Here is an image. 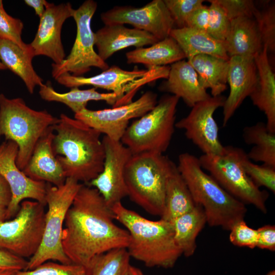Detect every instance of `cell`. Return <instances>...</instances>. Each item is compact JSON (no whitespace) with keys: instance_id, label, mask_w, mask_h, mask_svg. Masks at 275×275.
Segmentation results:
<instances>
[{"instance_id":"cell-27","label":"cell","mask_w":275,"mask_h":275,"mask_svg":"<svg viewBox=\"0 0 275 275\" xmlns=\"http://www.w3.org/2000/svg\"><path fill=\"white\" fill-rule=\"evenodd\" d=\"M128 64H141L148 69L166 66L186 59L177 42L169 36L149 47L135 48L126 53Z\"/></svg>"},{"instance_id":"cell-35","label":"cell","mask_w":275,"mask_h":275,"mask_svg":"<svg viewBox=\"0 0 275 275\" xmlns=\"http://www.w3.org/2000/svg\"><path fill=\"white\" fill-rule=\"evenodd\" d=\"M242 163L245 173L257 187H265L274 194L275 167L255 164L248 158L246 154Z\"/></svg>"},{"instance_id":"cell-29","label":"cell","mask_w":275,"mask_h":275,"mask_svg":"<svg viewBox=\"0 0 275 275\" xmlns=\"http://www.w3.org/2000/svg\"><path fill=\"white\" fill-rule=\"evenodd\" d=\"M196 71L202 87L209 89L212 96H218L227 89L229 60L197 55L188 61Z\"/></svg>"},{"instance_id":"cell-49","label":"cell","mask_w":275,"mask_h":275,"mask_svg":"<svg viewBox=\"0 0 275 275\" xmlns=\"http://www.w3.org/2000/svg\"><path fill=\"white\" fill-rule=\"evenodd\" d=\"M17 271L12 269H0V275H15Z\"/></svg>"},{"instance_id":"cell-34","label":"cell","mask_w":275,"mask_h":275,"mask_svg":"<svg viewBox=\"0 0 275 275\" xmlns=\"http://www.w3.org/2000/svg\"><path fill=\"white\" fill-rule=\"evenodd\" d=\"M263 46L267 52L275 51V5L271 4L261 9L256 8L253 15Z\"/></svg>"},{"instance_id":"cell-42","label":"cell","mask_w":275,"mask_h":275,"mask_svg":"<svg viewBox=\"0 0 275 275\" xmlns=\"http://www.w3.org/2000/svg\"><path fill=\"white\" fill-rule=\"evenodd\" d=\"M209 21V7L203 5L189 16L185 27L207 32Z\"/></svg>"},{"instance_id":"cell-4","label":"cell","mask_w":275,"mask_h":275,"mask_svg":"<svg viewBox=\"0 0 275 275\" xmlns=\"http://www.w3.org/2000/svg\"><path fill=\"white\" fill-rule=\"evenodd\" d=\"M177 167L195 202L202 207L210 226L230 231L236 223L244 219L245 204L207 174L198 157L188 152L182 153L179 155Z\"/></svg>"},{"instance_id":"cell-10","label":"cell","mask_w":275,"mask_h":275,"mask_svg":"<svg viewBox=\"0 0 275 275\" xmlns=\"http://www.w3.org/2000/svg\"><path fill=\"white\" fill-rule=\"evenodd\" d=\"M44 206L36 201H23L13 219L0 223V250L23 258L32 257L43 238Z\"/></svg>"},{"instance_id":"cell-28","label":"cell","mask_w":275,"mask_h":275,"mask_svg":"<svg viewBox=\"0 0 275 275\" xmlns=\"http://www.w3.org/2000/svg\"><path fill=\"white\" fill-rule=\"evenodd\" d=\"M39 94L41 98L47 101H56L62 103L70 108L74 114L86 108L90 101H104L116 107L119 106L120 99L113 93H100L96 88L80 90L78 87L71 88L66 93L56 91L50 84L46 83L40 87Z\"/></svg>"},{"instance_id":"cell-48","label":"cell","mask_w":275,"mask_h":275,"mask_svg":"<svg viewBox=\"0 0 275 275\" xmlns=\"http://www.w3.org/2000/svg\"><path fill=\"white\" fill-rule=\"evenodd\" d=\"M7 208L0 205V223L6 221Z\"/></svg>"},{"instance_id":"cell-15","label":"cell","mask_w":275,"mask_h":275,"mask_svg":"<svg viewBox=\"0 0 275 275\" xmlns=\"http://www.w3.org/2000/svg\"><path fill=\"white\" fill-rule=\"evenodd\" d=\"M100 18L104 24H130L134 29L151 34L159 41L170 36L175 28L163 0H153L138 8L115 6L102 13Z\"/></svg>"},{"instance_id":"cell-21","label":"cell","mask_w":275,"mask_h":275,"mask_svg":"<svg viewBox=\"0 0 275 275\" xmlns=\"http://www.w3.org/2000/svg\"><path fill=\"white\" fill-rule=\"evenodd\" d=\"M54 132L50 127L37 143L31 157L22 171L30 178L60 186L66 177L52 147Z\"/></svg>"},{"instance_id":"cell-38","label":"cell","mask_w":275,"mask_h":275,"mask_svg":"<svg viewBox=\"0 0 275 275\" xmlns=\"http://www.w3.org/2000/svg\"><path fill=\"white\" fill-rule=\"evenodd\" d=\"M15 275H86V268L81 265L45 262L36 268L17 271Z\"/></svg>"},{"instance_id":"cell-20","label":"cell","mask_w":275,"mask_h":275,"mask_svg":"<svg viewBox=\"0 0 275 275\" xmlns=\"http://www.w3.org/2000/svg\"><path fill=\"white\" fill-rule=\"evenodd\" d=\"M94 37L97 53L105 62L115 52L124 48L143 47L159 41L147 32L128 28L121 24H104L94 33Z\"/></svg>"},{"instance_id":"cell-30","label":"cell","mask_w":275,"mask_h":275,"mask_svg":"<svg viewBox=\"0 0 275 275\" xmlns=\"http://www.w3.org/2000/svg\"><path fill=\"white\" fill-rule=\"evenodd\" d=\"M171 223L175 242L182 255L186 257L193 256L197 249V237L207 223L202 207L197 205L193 210Z\"/></svg>"},{"instance_id":"cell-46","label":"cell","mask_w":275,"mask_h":275,"mask_svg":"<svg viewBox=\"0 0 275 275\" xmlns=\"http://www.w3.org/2000/svg\"><path fill=\"white\" fill-rule=\"evenodd\" d=\"M28 6L33 8L36 15L40 18L44 14L48 2L45 0H25Z\"/></svg>"},{"instance_id":"cell-7","label":"cell","mask_w":275,"mask_h":275,"mask_svg":"<svg viewBox=\"0 0 275 275\" xmlns=\"http://www.w3.org/2000/svg\"><path fill=\"white\" fill-rule=\"evenodd\" d=\"M179 98L166 95L155 106L128 126L121 142L132 154L152 152L163 154L175 131Z\"/></svg>"},{"instance_id":"cell-19","label":"cell","mask_w":275,"mask_h":275,"mask_svg":"<svg viewBox=\"0 0 275 275\" xmlns=\"http://www.w3.org/2000/svg\"><path fill=\"white\" fill-rule=\"evenodd\" d=\"M257 81L254 57L229 58L227 82L230 93L224 102L223 126L227 125L244 100L253 91Z\"/></svg>"},{"instance_id":"cell-25","label":"cell","mask_w":275,"mask_h":275,"mask_svg":"<svg viewBox=\"0 0 275 275\" xmlns=\"http://www.w3.org/2000/svg\"><path fill=\"white\" fill-rule=\"evenodd\" d=\"M34 57L31 47L29 49L24 50L13 42L0 38L1 61L6 69L21 79L30 94L34 93L37 86L41 87L44 84L43 79L33 66Z\"/></svg>"},{"instance_id":"cell-50","label":"cell","mask_w":275,"mask_h":275,"mask_svg":"<svg viewBox=\"0 0 275 275\" xmlns=\"http://www.w3.org/2000/svg\"><path fill=\"white\" fill-rule=\"evenodd\" d=\"M266 275H275V271L274 270H271L269 271H268Z\"/></svg>"},{"instance_id":"cell-16","label":"cell","mask_w":275,"mask_h":275,"mask_svg":"<svg viewBox=\"0 0 275 275\" xmlns=\"http://www.w3.org/2000/svg\"><path fill=\"white\" fill-rule=\"evenodd\" d=\"M18 151V146L13 141L5 140L0 145V175L8 182L12 192L6 220L16 215L20 203L25 199H31L46 205V182L33 180L19 169L16 164Z\"/></svg>"},{"instance_id":"cell-5","label":"cell","mask_w":275,"mask_h":275,"mask_svg":"<svg viewBox=\"0 0 275 275\" xmlns=\"http://www.w3.org/2000/svg\"><path fill=\"white\" fill-rule=\"evenodd\" d=\"M175 164L163 154H132L125 170L127 196L148 213L160 216L168 179Z\"/></svg>"},{"instance_id":"cell-1","label":"cell","mask_w":275,"mask_h":275,"mask_svg":"<svg viewBox=\"0 0 275 275\" xmlns=\"http://www.w3.org/2000/svg\"><path fill=\"white\" fill-rule=\"evenodd\" d=\"M114 219L99 191L82 184L67 212L62 232L63 249L72 263L86 268L95 257L127 248L128 232Z\"/></svg>"},{"instance_id":"cell-2","label":"cell","mask_w":275,"mask_h":275,"mask_svg":"<svg viewBox=\"0 0 275 275\" xmlns=\"http://www.w3.org/2000/svg\"><path fill=\"white\" fill-rule=\"evenodd\" d=\"M53 128L52 149L66 178L89 183L97 177L104 159L101 133L64 114Z\"/></svg>"},{"instance_id":"cell-39","label":"cell","mask_w":275,"mask_h":275,"mask_svg":"<svg viewBox=\"0 0 275 275\" xmlns=\"http://www.w3.org/2000/svg\"><path fill=\"white\" fill-rule=\"evenodd\" d=\"M175 28L185 27L190 14L203 4V0H163Z\"/></svg>"},{"instance_id":"cell-31","label":"cell","mask_w":275,"mask_h":275,"mask_svg":"<svg viewBox=\"0 0 275 275\" xmlns=\"http://www.w3.org/2000/svg\"><path fill=\"white\" fill-rule=\"evenodd\" d=\"M197 205L175 164L168 179L164 208L160 218L171 222Z\"/></svg>"},{"instance_id":"cell-14","label":"cell","mask_w":275,"mask_h":275,"mask_svg":"<svg viewBox=\"0 0 275 275\" xmlns=\"http://www.w3.org/2000/svg\"><path fill=\"white\" fill-rule=\"evenodd\" d=\"M226 98L222 95L210 96L194 105L186 117L176 122L175 127L184 130L186 137L204 154H221L225 150L213 115L223 107Z\"/></svg>"},{"instance_id":"cell-8","label":"cell","mask_w":275,"mask_h":275,"mask_svg":"<svg viewBox=\"0 0 275 275\" xmlns=\"http://www.w3.org/2000/svg\"><path fill=\"white\" fill-rule=\"evenodd\" d=\"M82 185L72 178H66L64 183L58 186L46 183L45 201L48 210L45 213L43 238L37 252L28 261L25 270L49 260L65 264L72 263L64 252L62 236L67 212Z\"/></svg>"},{"instance_id":"cell-24","label":"cell","mask_w":275,"mask_h":275,"mask_svg":"<svg viewBox=\"0 0 275 275\" xmlns=\"http://www.w3.org/2000/svg\"><path fill=\"white\" fill-rule=\"evenodd\" d=\"M224 43L229 58L255 57L263 48L255 20L248 17H238L231 20L229 32Z\"/></svg>"},{"instance_id":"cell-44","label":"cell","mask_w":275,"mask_h":275,"mask_svg":"<svg viewBox=\"0 0 275 275\" xmlns=\"http://www.w3.org/2000/svg\"><path fill=\"white\" fill-rule=\"evenodd\" d=\"M28 261L8 252L0 250V269L25 270Z\"/></svg>"},{"instance_id":"cell-33","label":"cell","mask_w":275,"mask_h":275,"mask_svg":"<svg viewBox=\"0 0 275 275\" xmlns=\"http://www.w3.org/2000/svg\"><path fill=\"white\" fill-rule=\"evenodd\" d=\"M130 258L126 248L112 250L94 258L86 268V275H126Z\"/></svg>"},{"instance_id":"cell-3","label":"cell","mask_w":275,"mask_h":275,"mask_svg":"<svg viewBox=\"0 0 275 275\" xmlns=\"http://www.w3.org/2000/svg\"><path fill=\"white\" fill-rule=\"evenodd\" d=\"M114 218L129 235L127 251L130 256L149 267L171 268L182 255L177 245L171 222L151 221L129 209L121 202L111 207Z\"/></svg>"},{"instance_id":"cell-32","label":"cell","mask_w":275,"mask_h":275,"mask_svg":"<svg viewBox=\"0 0 275 275\" xmlns=\"http://www.w3.org/2000/svg\"><path fill=\"white\" fill-rule=\"evenodd\" d=\"M244 142L253 145L247 156L250 160L275 167V132L270 131L262 122L244 128Z\"/></svg>"},{"instance_id":"cell-40","label":"cell","mask_w":275,"mask_h":275,"mask_svg":"<svg viewBox=\"0 0 275 275\" xmlns=\"http://www.w3.org/2000/svg\"><path fill=\"white\" fill-rule=\"evenodd\" d=\"M230 241L234 245L254 249L258 242V231L249 227L244 220L236 223L230 229Z\"/></svg>"},{"instance_id":"cell-18","label":"cell","mask_w":275,"mask_h":275,"mask_svg":"<svg viewBox=\"0 0 275 275\" xmlns=\"http://www.w3.org/2000/svg\"><path fill=\"white\" fill-rule=\"evenodd\" d=\"M74 10L70 3L55 5L48 2L40 18L35 37L29 44L34 57H47L56 64H60L65 59L61 31L66 20L73 17Z\"/></svg>"},{"instance_id":"cell-17","label":"cell","mask_w":275,"mask_h":275,"mask_svg":"<svg viewBox=\"0 0 275 275\" xmlns=\"http://www.w3.org/2000/svg\"><path fill=\"white\" fill-rule=\"evenodd\" d=\"M102 141L104 150L103 169L88 184L99 191L111 208L127 196L125 170L132 154L121 141L113 140L105 135Z\"/></svg>"},{"instance_id":"cell-23","label":"cell","mask_w":275,"mask_h":275,"mask_svg":"<svg viewBox=\"0 0 275 275\" xmlns=\"http://www.w3.org/2000/svg\"><path fill=\"white\" fill-rule=\"evenodd\" d=\"M254 60L257 81L249 97L253 104L265 115L268 129L275 132V74L265 47L263 46L262 51L255 56Z\"/></svg>"},{"instance_id":"cell-37","label":"cell","mask_w":275,"mask_h":275,"mask_svg":"<svg viewBox=\"0 0 275 275\" xmlns=\"http://www.w3.org/2000/svg\"><path fill=\"white\" fill-rule=\"evenodd\" d=\"M23 23L9 15L4 7L0 8V38L9 40L24 50L30 48L29 44L25 43L21 38Z\"/></svg>"},{"instance_id":"cell-12","label":"cell","mask_w":275,"mask_h":275,"mask_svg":"<svg viewBox=\"0 0 275 275\" xmlns=\"http://www.w3.org/2000/svg\"><path fill=\"white\" fill-rule=\"evenodd\" d=\"M97 8L96 2L87 0L74 10L73 18L76 24V38L67 57L60 64H51V75L54 79L66 73L82 76L93 67L103 71L109 67L94 48L95 37L91 23Z\"/></svg>"},{"instance_id":"cell-43","label":"cell","mask_w":275,"mask_h":275,"mask_svg":"<svg viewBox=\"0 0 275 275\" xmlns=\"http://www.w3.org/2000/svg\"><path fill=\"white\" fill-rule=\"evenodd\" d=\"M257 230L258 237L257 248L275 251V226L266 225L260 227Z\"/></svg>"},{"instance_id":"cell-47","label":"cell","mask_w":275,"mask_h":275,"mask_svg":"<svg viewBox=\"0 0 275 275\" xmlns=\"http://www.w3.org/2000/svg\"><path fill=\"white\" fill-rule=\"evenodd\" d=\"M126 275H146L141 269L135 266H130Z\"/></svg>"},{"instance_id":"cell-36","label":"cell","mask_w":275,"mask_h":275,"mask_svg":"<svg viewBox=\"0 0 275 275\" xmlns=\"http://www.w3.org/2000/svg\"><path fill=\"white\" fill-rule=\"evenodd\" d=\"M209 21L207 33L214 39L224 42L230 30L231 20L215 0L208 1Z\"/></svg>"},{"instance_id":"cell-11","label":"cell","mask_w":275,"mask_h":275,"mask_svg":"<svg viewBox=\"0 0 275 275\" xmlns=\"http://www.w3.org/2000/svg\"><path fill=\"white\" fill-rule=\"evenodd\" d=\"M169 70V66H161L148 70L128 71L112 66L93 76H75L66 73L56 80L59 84L70 88L92 86L96 89L111 91L119 97L120 106L131 102L134 93L144 84L159 78L167 79Z\"/></svg>"},{"instance_id":"cell-9","label":"cell","mask_w":275,"mask_h":275,"mask_svg":"<svg viewBox=\"0 0 275 275\" xmlns=\"http://www.w3.org/2000/svg\"><path fill=\"white\" fill-rule=\"evenodd\" d=\"M246 154L242 148L227 146L221 154H203L198 158L203 170L228 193L266 213L268 193L257 187L245 173L242 161Z\"/></svg>"},{"instance_id":"cell-51","label":"cell","mask_w":275,"mask_h":275,"mask_svg":"<svg viewBox=\"0 0 275 275\" xmlns=\"http://www.w3.org/2000/svg\"><path fill=\"white\" fill-rule=\"evenodd\" d=\"M6 69V68L5 66L3 65V64L2 63V62L0 60V70H5Z\"/></svg>"},{"instance_id":"cell-26","label":"cell","mask_w":275,"mask_h":275,"mask_svg":"<svg viewBox=\"0 0 275 275\" xmlns=\"http://www.w3.org/2000/svg\"><path fill=\"white\" fill-rule=\"evenodd\" d=\"M170 36L179 44L187 61L199 54L229 59L224 42L214 39L206 32L188 27L174 28Z\"/></svg>"},{"instance_id":"cell-41","label":"cell","mask_w":275,"mask_h":275,"mask_svg":"<svg viewBox=\"0 0 275 275\" xmlns=\"http://www.w3.org/2000/svg\"><path fill=\"white\" fill-rule=\"evenodd\" d=\"M230 20L240 17L253 18L257 7L252 0H215Z\"/></svg>"},{"instance_id":"cell-22","label":"cell","mask_w":275,"mask_h":275,"mask_svg":"<svg viewBox=\"0 0 275 275\" xmlns=\"http://www.w3.org/2000/svg\"><path fill=\"white\" fill-rule=\"evenodd\" d=\"M159 89L182 99L191 107L210 96L200 84L194 68L185 59L171 65L168 76Z\"/></svg>"},{"instance_id":"cell-52","label":"cell","mask_w":275,"mask_h":275,"mask_svg":"<svg viewBox=\"0 0 275 275\" xmlns=\"http://www.w3.org/2000/svg\"><path fill=\"white\" fill-rule=\"evenodd\" d=\"M4 7L3 1L0 0V8Z\"/></svg>"},{"instance_id":"cell-6","label":"cell","mask_w":275,"mask_h":275,"mask_svg":"<svg viewBox=\"0 0 275 275\" xmlns=\"http://www.w3.org/2000/svg\"><path fill=\"white\" fill-rule=\"evenodd\" d=\"M58 121L46 110L31 108L21 98H9L0 94V139L4 136L17 145L16 164L22 171L39 140Z\"/></svg>"},{"instance_id":"cell-13","label":"cell","mask_w":275,"mask_h":275,"mask_svg":"<svg viewBox=\"0 0 275 275\" xmlns=\"http://www.w3.org/2000/svg\"><path fill=\"white\" fill-rule=\"evenodd\" d=\"M157 102V95L148 91L134 101L112 108L93 111L86 108L74 114V118L113 140L121 141L129 121L141 117Z\"/></svg>"},{"instance_id":"cell-45","label":"cell","mask_w":275,"mask_h":275,"mask_svg":"<svg viewBox=\"0 0 275 275\" xmlns=\"http://www.w3.org/2000/svg\"><path fill=\"white\" fill-rule=\"evenodd\" d=\"M12 199V192L10 187L5 179L0 175V205L7 207Z\"/></svg>"}]
</instances>
